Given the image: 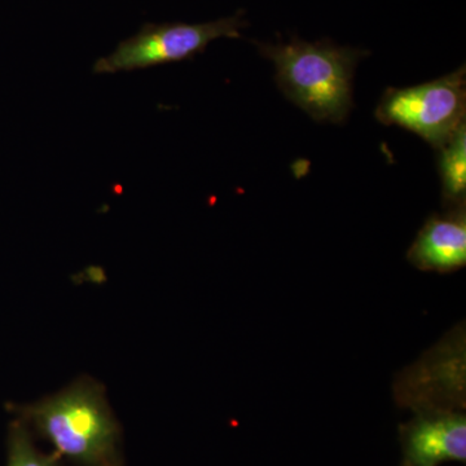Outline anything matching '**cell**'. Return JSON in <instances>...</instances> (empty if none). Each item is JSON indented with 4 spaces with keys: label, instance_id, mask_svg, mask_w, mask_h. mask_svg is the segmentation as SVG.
<instances>
[{
    "label": "cell",
    "instance_id": "obj_1",
    "mask_svg": "<svg viewBox=\"0 0 466 466\" xmlns=\"http://www.w3.org/2000/svg\"><path fill=\"white\" fill-rule=\"evenodd\" d=\"M272 61L276 84L285 96L318 122L342 125L354 108V78L359 63L370 52L339 46L330 39L308 42L253 41Z\"/></svg>",
    "mask_w": 466,
    "mask_h": 466
},
{
    "label": "cell",
    "instance_id": "obj_2",
    "mask_svg": "<svg viewBox=\"0 0 466 466\" xmlns=\"http://www.w3.org/2000/svg\"><path fill=\"white\" fill-rule=\"evenodd\" d=\"M23 421L78 466H118L119 426L104 386L82 377L63 390L20 408Z\"/></svg>",
    "mask_w": 466,
    "mask_h": 466
},
{
    "label": "cell",
    "instance_id": "obj_3",
    "mask_svg": "<svg viewBox=\"0 0 466 466\" xmlns=\"http://www.w3.org/2000/svg\"><path fill=\"white\" fill-rule=\"evenodd\" d=\"M248 25L242 9L208 23H146L139 32L119 42L108 56L97 58L92 72L113 75L192 60L218 39L241 38V30Z\"/></svg>",
    "mask_w": 466,
    "mask_h": 466
},
{
    "label": "cell",
    "instance_id": "obj_4",
    "mask_svg": "<svg viewBox=\"0 0 466 466\" xmlns=\"http://www.w3.org/2000/svg\"><path fill=\"white\" fill-rule=\"evenodd\" d=\"M465 66L426 84L386 88L375 116L385 126H398L424 139L435 150L465 124Z\"/></svg>",
    "mask_w": 466,
    "mask_h": 466
},
{
    "label": "cell",
    "instance_id": "obj_5",
    "mask_svg": "<svg viewBox=\"0 0 466 466\" xmlns=\"http://www.w3.org/2000/svg\"><path fill=\"white\" fill-rule=\"evenodd\" d=\"M407 259L421 271L440 274L465 267V205L429 217L408 249Z\"/></svg>",
    "mask_w": 466,
    "mask_h": 466
},
{
    "label": "cell",
    "instance_id": "obj_6",
    "mask_svg": "<svg viewBox=\"0 0 466 466\" xmlns=\"http://www.w3.org/2000/svg\"><path fill=\"white\" fill-rule=\"evenodd\" d=\"M404 449L408 466H438L444 461H465V416L453 412L420 415L408 426Z\"/></svg>",
    "mask_w": 466,
    "mask_h": 466
},
{
    "label": "cell",
    "instance_id": "obj_7",
    "mask_svg": "<svg viewBox=\"0 0 466 466\" xmlns=\"http://www.w3.org/2000/svg\"><path fill=\"white\" fill-rule=\"evenodd\" d=\"M437 152L444 205L447 208L461 207L466 200V124Z\"/></svg>",
    "mask_w": 466,
    "mask_h": 466
},
{
    "label": "cell",
    "instance_id": "obj_8",
    "mask_svg": "<svg viewBox=\"0 0 466 466\" xmlns=\"http://www.w3.org/2000/svg\"><path fill=\"white\" fill-rule=\"evenodd\" d=\"M56 455H45L36 449L25 421L20 420L12 424L7 466H56Z\"/></svg>",
    "mask_w": 466,
    "mask_h": 466
}]
</instances>
